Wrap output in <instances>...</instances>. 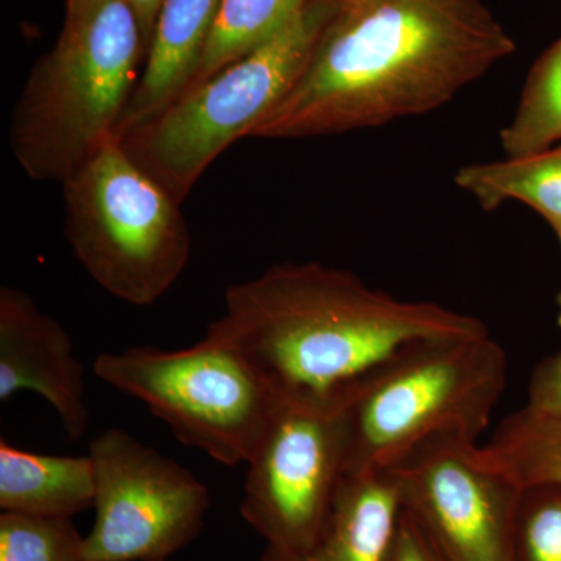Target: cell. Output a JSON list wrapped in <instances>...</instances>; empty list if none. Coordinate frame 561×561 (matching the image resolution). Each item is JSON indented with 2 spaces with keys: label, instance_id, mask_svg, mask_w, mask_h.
<instances>
[{
  "label": "cell",
  "instance_id": "cb8c5ba5",
  "mask_svg": "<svg viewBox=\"0 0 561 561\" xmlns=\"http://www.w3.org/2000/svg\"><path fill=\"white\" fill-rule=\"evenodd\" d=\"M83 2H84V0H68V9H66V13H69V11L79 9L81 3H83Z\"/></svg>",
  "mask_w": 561,
  "mask_h": 561
},
{
  "label": "cell",
  "instance_id": "e0dca14e",
  "mask_svg": "<svg viewBox=\"0 0 561 561\" xmlns=\"http://www.w3.org/2000/svg\"><path fill=\"white\" fill-rule=\"evenodd\" d=\"M311 2L312 0H220L219 13L203 50L201 66L187 90L278 35Z\"/></svg>",
  "mask_w": 561,
  "mask_h": 561
},
{
  "label": "cell",
  "instance_id": "4fadbf2b",
  "mask_svg": "<svg viewBox=\"0 0 561 561\" xmlns=\"http://www.w3.org/2000/svg\"><path fill=\"white\" fill-rule=\"evenodd\" d=\"M400 513V496L387 472L348 476L311 548L286 552L265 546L257 561H383Z\"/></svg>",
  "mask_w": 561,
  "mask_h": 561
},
{
  "label": "cell",
  "instance_id": "44dd1931",
  "mask_svg": "<svg viewBox=\"0 0 561 561\" xmlns=\"http://www.w3.org/2000/svg\"><path fill=\"white\" fill-rule=\"evenodd\" d=\"M524 408L548 416H561V353L535 368Z\"/></svg>",
  "mask_w": 561,
  "mask_h": 561
},
{
  "label": "cell",
  "instance_id": "484cf974",
  "mask_svg": "<svg viewBox=\"0 0 561 561\" xmlns=\"http://www.w3.org/2000/svg\"><path fill=\"white\" fill-rule=\"evenodd\" d=\"M161 561H169V560H161Z\"/></svg>",
  "mask_w": 561,
  "mask_h": 561
},
{
  "label": "cell",
  "instance_id": "9c48e42d",
  "mask_svg": "<svg viewBox=\"0 0 561 561\" xmlns=\"http://www.w3.org/2000/svg\"><path fill=\"white\" fill-rule=\"evenodd\" d=\"M95 518L83 561H161L197 540L208 486L171 457L111 427L90 443Z\"/></svg>",
  "mask_w": 561,
  "mask_h": 561
},
{
  "label": "cell",
  "instance_id": "8992f818",
  "mask_svg": "<svg viewBox=\"0 0 561 561\" xmlns=\"http://www.w3.org/2000/svg\"><path fill=\"white\" fill-rule=\"evenodd\" d=\"M65 232L77 261L117 300L153 305L191 260L181 203L113 136L62 183Z\"/></svg>",
  "mask_w": 561,
  "mask_h": 561
},
{
  "label": "cell",
  "instance_id": "ba28073f",
  "mask_svg": "<svg viewBox=\"0 0 561 561\" xmlns=\"http://www.w3.org/2000/svg\"><path fill=\"white\" fill-rule=\"evenodd\" d=\"M346 397H279L247 461L241 515L268 548L300 552L320 537L348 478Z\"/></svg>",
  "mask_w": 561,
  "mask_h": 561
},
{
  "label": "cell",
  "instance_id": "7c38bea8",
  "mask_svg": "<svg viewBox=\"0 0 561 561\" xmlns=\"http://www.w3.org/2000/svg\"><path fill=\"white\" fill-rule=\"evenodd\" d=\"M220 0H164L144 68L117 136L149 121L190 88L213 31Z\"/></svg>",
  "mask_w": 561,
  "mask_h": 561
},
{
  "label": "cell",
  "instance_id": "d6986e66",
  "mask_svg": "<svg viewBox=\"0 0 561 561\" xmlns=\"http://www.w3.org/2000/svg\"><path fill=\"white\" fill-rule=\"evenodd\" d=\"M83 541L70 518L0 513V561H83Z\"/></svg>",
  "mask_w": 561,
  "mask_h": 561
},
{
  "label": "cell",
  "instance_id": "5bb4252c",
  "mask_svg": "<svg viewBox=\"0 0 561 561\" xmlns=\"http://www.w3.org/2000/svg\"><path fill=\"white\" fill-rule=\"evenodd\" d=\"M94 465L88 456H49L0 440V508L70 518L94 507Z\"/></svg>",
  "mask_w": 561,
  "mask_h": 561
},
{
  "label": "cell",
  "instance_id": "8fae6325",
  "mask_svg": "<svg viewBox=\"0 0 561 561\" xmlns=\"http://www.w3.org/2000/svg\"><path fill=\"white\" fill-rule=\"evenodd\" d=\"M35 391L49 402L69 440L90 426L87 379L68 332L25 291L0 289V401Z\"/></svg>",
  "mask_w": 561,
  "mask_h": 561
},
{
  "label": "cell",
  "instance_id": "ac0fdd59",
  "mask_svg": "<svg viewBox=\"0 0 561 561\" xmlns=\"http://www.w3.org/2000/svg\"><path fill=\"white\" fill-rule=\"evenodd\" d=\"M561 140V39L530 70L511 124L501 131L508 158L551 149Z\"/></svg>",
  "mask_w": 561,
  "mask_h": 561
},
{
  "label": "cell",
  "instance_id": "30bf717a",
  "mask_svg": "<svg viewBox=\"0 0 561 561\" xmlns=\"http://www.w3.org/2000/svg\"><path fill=\"white\" fill-rule=\"evenodd\" d=\"M383 472L443 560L512 561L522 489L486 463L478 443L432 438Z\"/></svg>",
  "mask_w": 561,
  "mask_h": 561
},
{
  "label": "cell",
  "instance_id": "5b68a950",
  "mask_svg": "<svg viewBox=\"0 0 561 561\" xmlns=\"http://www.w3.org/2000/svg\"><path fill=\"white\" fill-rule=\"evenodd\" d=\"M342 0H312L283 32L117 136L133 161L183 205L206 169L289 92Z\"/></svg>",
  "mask_w": 561,
  "mask_h": 561
},
{
  "label": "cell",
  "instance_id": "9a60e30c",
  "mask_svg": "<svg viewBox=\"0 0 561 561\" xmlns=\"http://www.w3.org/2000/svg\"><path fill=\"white\" fill-rule=\"evenodd\" d=\"M456 184L483 210L522 202L553 230L561 227V146L527 157L465 165L456 173Z\"/></svg>",
  "mask_w": 561,
  "mask_h": 561
},
{
  "label": "cell",
  "instance_id": "d4e9b609",
  "mask_svg": "<svg viewBox=\"0 0 561 561\" xmlns=\"http://www.w3.org/2000/svg\"><path fill=\"white\" fill-rule=\"evenodd\" d=\"M557 234H559L560 242H561V227L557 228ZM557 306H559V317H557V320H559V324L561 327V290L559 294V297H557Z\"/></svg>",
  "mask_w": 561,
  "mask_h": 561
},
{
  "label": "cell",
  "instance_id": "52a82bcc",
  "mask_svg": "<svg viewBox=\"0 0 561 561\" xmlns=\"http://www.w3.org/2000/svg\"><path fill=\"white\" fill-rule=\"evenodd\" d=\"M94 373L146 404L176 440L227 467L249 461L279 401L213 324L190 348L142 345L103 353L94 360Z\"/></svg>",
  "mask_w": 561,
  "mask_h": 561
},
{
  "label": "cell",
  "instance_id": "7a4b0ae2",
  "mask_svg": "<svg viewBox=\"0 0 561 561\" xmlns=\"http://www.w3.org/2000/svg\"><path fill=\"white\" fill-rule=\"evenodd\" d=\"M214 328L278 397L339 398L419 341L486 332L476 317L405 301L320 262H284L231 284Z\"/></svg>",
  "mask_w": 561,
  "mask_h": 561
},
{
  "label": "cell",
  "instance_id": "ffe728a7",
  "mask_svg": "<svg viewBox=\"0 0 561 561\" xmlns=\"http://www.w3.org/2000/svg\"><path fill=\"white\" fill-rule=\"evenodd\" d=\"M512 561H561V486L522 490L513 527Z\"/></svg>",
  "mask_w": 561,
  "mask_h": 561
},
{
  "label": "cell",
  "instance_id": "2e32d148",
  "mask_svg": "<svg viewBox=\"0 0 561 561\" xmlns=\"http://www.w3.org/2000/svg\"><path fill=\"white\" fill-rule=\"evenodd\" d=\"M481 454L522 490L561 486V416L519 409L501 421Z\"/></svg>",
  "mask_w": 561,
  "mask_h": 561
},
{
  "label": "cell",
  "instance_id": "6da1fadb",
  "mask_svg": "<svg viewBox=\"0 0 561 561\" xmlns=\"http://www.w3.org/2000/svg\"><path fill=\"white\" fill-rule=\"evenodd\" d=\"M483 0H342L251 138L306 139L440 108L515 51Z\"/></svg>",
  "mask_w": 561,
  "mask_h": 561
},
{
  "label": "cell",
  "instance_id": "7402d4cb",
  "mask_svg": "<svg viewBox=\"0 0 561 561\" xmlns=\"http://www.w3.org/2000/svg\"><path fill=\"white\" fill-rule=\"evenodd\" d=\"M383 561H445L427 540L426 535L413 522L408 512L400 513L397 530L391 538Z\"/></svg>",
  "mask_w": 561,
  "mask_h": 561
},
{
  "label": "cell",
  "instance_id": "3957f363",
  "mask_svg": "<svg viewBox=\"0 0 561 561\" xmlns=\"http://www.w3.org/2000/svg\"><path fill=\"white\" fill-rule=\"evenodd\" d=\"M144 58L127 0H84L66 13L60 38L32 69L11 117L10 147L22 171L62 184L116 136Z\"/></svg>",
  "mask_w": 561,
  "mask_h": 561
},
{
  "label": "cell",
  "instance_id": "277c9868",
  "mask_svg": "<svg viewBox=\"0 0 561 561\" xmlns=\"http://www.w3.org/2000/svg\"><path fill=\"white\" fill-rule=\"evenodd\" d=\"M507 381V353L489 331L404 346L346 397L348 476L387 470L432 438L478 443Z\"/></svg>",
  "mask_w": 561,
  "mask_h": 561
},
{
  "label": "cell",
  "instance_id": "603a6c76",
  "mask_svg": "<svg viewBox=\"0 0 561 561\" xmlns=\"http://www.w3.org/2000/svg\"><path fill=\"white\" fill-rule=\"evenodd\" d=\"M127 2L130 3L131 9L135 10L136 18H138L147 54L151 38H153L158 14H160L161 5L164 0H127Z\"/></svg>",
  "mask_w": 561,
  "mask_h": 561
}]
</instances>
